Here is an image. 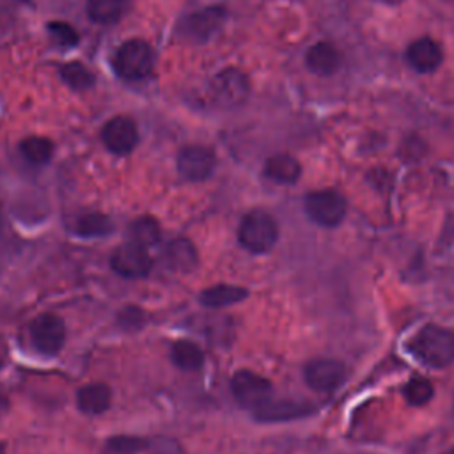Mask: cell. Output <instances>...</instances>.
<instances>
[{
	"instance_id": "obj_1",
	"label": "cell",
	"mask_w": 454,
	"mask_h": 454,
	"mask_svg": "<svg viewBox=\"0 0 454 454\" xmlns=\"http://www.w3.org/2000/svg\"><path fill=\"white\" fill-rule=\"evenodd\" d=\"M408 349L426 365L447 367L454 362V332L438 325H426L411 337Z\"/></svg>"
},
{
	"instance_id": "obj_2",
	"label": "cell",
	"mask_w": 454,
	"mask_h": 454,
	"mask_svg": "<svg viewBox=\"0 0 454 454\" xmlns=\"http://www.w3.org/2000/svg\"><path fill=\"white\" fill-rule=\"evenodd\" d=\"M239 243L254 254H262L273 248L278 238V227L273 216L262 209L247 213L238 229Z\"/></svg>"
},
{
	"instance_id": "obj_3",
	"label": "cell",
	"mask_w": 454,
	"mask_h": 454,
	"mask_svg": "<svg viewBox=\"0 0 454 454\" xmlns=\"http://www.w3.org/2000/svg\"><path fill=\"white\" fill-rule=\"evenodd\" d=\"M154 66V55L151 46L142 39L126 41L114 57V67L117 74L126 80H140L149 76Z\"/></svg>"
},
{
	"instance_id": "obj_4",
	"label": "cell",
	"mask_w": 454,
	"mask_h": 454,
	"mask_svg": "<svg viewBox=\"0 0 454 454\" xmlns=\"http://www.w3.org/2000/svg\"><path fill=\"white\" fill-rule=\"evenodd\" d=\"M250 85L243 71L227 67L213 76L209 83V94L220 108H234L245 103Z\"/></svg>"
},
{
	"instance_id": "obj_5",
	"label": "cell",
	"mask_w": 454,
	"mask_h": 454,
	"mask_svg": "<svg viewBox=\"0 0 454 454\" xmlns=\"http://www.w3.org/2000/svg\"><path fill=\"white\" fill-rule=\"evenodd\" d=\"M305 211L323 227H337L346 216V200L335 190H316L305 197Z\"/></svg>"
},
{
	"instance_id": "obj_6",
	"label": "cell",
	"mask_w": 454,
	"mask_h": 454,
	"mask_svg": "<svg viewBox=\"0 0 454 454\" xmlns=\"http://www.w3.org/2000/svg\"><path fill=\"white\" fill-rule=\"evenodd\" d=\"M231 390L241 406L255 410L270 399L271 383L252 371H238L231 380Z\"/></svg>"
},
{
	"instance_id": "obj_7",
	"label": "cell",
	"mask_w": 454,
	"mask_h": 454,
	"mask_svg": "<svg viewBox=\"0 0 454 454\" xmlns=\"http://www.w3.org/2000/svg\"><path fill=\"white\" fill-rule=\"evenodd\" d=\"M30 337L37 351L55 355L66 340V326L55 314H39L30 325Z\"/></svg>"
},
{
	"instance_id": "obj_8",
	"label": "cell",
	"mask_w": 454,
	"mask_h": 454,
	"mask_svg": "<svg viewBox=\"0 0 454 454\" xmlns=\"http://www.w3.org/2000/svg\"><path fill=\"white\" fill-rule=\"evenodd\" d=\"M110 262H112V268L121 277H126V278L145 277L153 266V261L145 247L135 241L117 247L110 257Z\"/></svg>"
},
{
	"instance_id": "obj_9",
	"label": "cell",
	"mask_w": 454,
	"mask_h": 454,
	"mask_svg": "<svg viewBox=\"0 0 454 454\" xmlns=\"http://www.w3.org/2000/svg\"><path fill=\"white\" fill-rule=\"evenodd\" d=\"M303 376H305L307 385L312 390H316V392H332L342 383V380L346 376V369H344V364L340 360L316 358V360H310L305 365Z\"/></svg>"
},
{
	"instance_id": "obj_10",
	"label": "cell",
	"mask_w": 454,
	"mask_h": 454,
	"mask_svg": "<svg viewBox=\"0 0 454 454\" xmlns=\"http://www.w3.org/2000/svg\"><path fill=\"white\" fill-rule=\"evenodd\" d=\"M103 144L115 154H128L133 151L138 140V131L129 117H112L101 129Z\"/></svg>"
},
{
	"instance_id": "obj_11",
	"label": "cell",
	"mask_w": 454,
	"mask_h": 454,
	"mask_svg": "<svg viewBox=\"0 0 454 454\" xmlns=\"http://www.w3.org/2000/svg\"><path fill=\"white\" fill-rule=\"evenodd\" d=\"M215 153L206 145H186L177 156V170L188 181H202L215 168Z\"/></svg>"
},
{
	"instance_id": "obj_12",
	"label": "cell",
	"mask_w": 454,
	"mask_h": 454,
	"mask_svg": "<svg viewBox=\"0 0 454 454\" xmlns=\"http://www.w3.org/2000/svg\"><path fill=\"white\" fill-rule=\"evenodd\" d=\"M223 11L220 7H207L190 14L181 25L179 34L193 43L207 41L222 25Z\"/></svg>"
},
{
	"instance_id": "obj_13",
	"label": "cell",
	"mask_w": 454,
	"mask_h": 454,
	"mask_svg": "<svg viewBox=\"0 0 454 454\" xmlns=\"http://www.w3.org/2000/svg\"><path fill=\"white\" fill-rule=\"evenodd\" d=\"M312 411L310 403L307 401H266L264 404H261L259 408L254 410V415L259 420H266V422H275V420H293V419H300L305 417Z\"/></svg>"
},
{
	"instance_id": "obj_14",
	"label": "cell",
	"mask_w": 454,
	"mask_h": 454,
	"mask_svg": "<svg viewBox=\"0 0 454 454\" xmlns=\"http://www.w3.org/2000/svg\"><path fill=\"white\" fill-rule=\"evenodd\" d=\"M406 59L413 69L420 73H429L440 66L442 48L434 39L420 37L408 46Z\"/></svg>"
},
{
	"instance_id": "obj_15",
	"label": "cell",
	"mask_w": 454,
	"mask_h": 454,
	"mask_svg": "<svg viewBox=\"0 0 454 454\" xmlns=\"http://www.w3.org/2000/svg\"><path fill=\"white\" fill-rule=\"evenodd\" d=\"M305 62L312 73L326 76L337 71L340 64V53L332 43L319 41L309 48L305 55Z\"/></svg>"
},
{
	"instance_id": "obj_16",
	"label": "cell",
	"mask_w": 454,
	"mask_h": 454,
	"mask_svg": "<svg viewBox=\"0 0 454 454\" xmlns=\"http://www.w3.org/2000/svg\"><path fill=\"white\" fill-rule=\"evenodd\" d=\"M110 401H112V392L103 383H89L82 387L76 394L78 408L83 413H90V415H98L108 410Z\"/></svg>"
},
{
	"instance_id": "obj_17",
	"label": "cell",
	"mask_w": 454,
	"mask_h": 454,
	"mask_svg": "<svg viewBox=\"0 0 454 454\" xmlns=\"http://www.w3.org/2000/svg\"><path fill=\"white\" fill-rule=\"evenodd\" d=\"M264 172L270 179H273L277 183L291 184L300 177L301 167H300L298 160L293 158L291 154H275V156L268 158V161L264 165Z\"/></svg>"
},
{
	"instance_id": "obj_18",
	"label": "cell",
	"mask_w": 454,
	"mask_h": 454,
	"mask_svg": "<svg viewBox=\"0 0 454 454\" xmlns=\"http://www.w3.org/2000/svg\"><path fill=\"white\" fill-rule=\"evenodd\" d=\"M247 289L243 287H236V286H227V284H220V286H213L207 287L200 293V303L204 307H227L231 303H238L241 300L247 298Z\"/></svg>"
},
{
	"instance_id": "obj_19",
	"label": "cell",
	"mask_w": 454,
	"mask_h": 454,
	"mask_svg": "<svg viewBox=\"0 0 454 454\" xmlns=\"http://www.w3.org/2000/svg\"><path fill=\"white\" fill-rule=\"evenodd\" d=\"M170 356H172V362L183 371H195L204 362V355L200 348L190 340L174 342Z\"/></svg>"
},
{
	"instance_id": "obj_20",
	"label": "cell",
	"mask_w": 454,
	"mask_h": 454,
	"mask_svg": "<svg viewBox=\"0 0 454 454\" xmlns=\"http://www.w3.org/2000/svg\"><path fill=\"white\" fill-rule=\"evenodd\" d=\"M124 4V0H89L87 12L96 23L108 25L122 16Z\"/></svg>"
},
{
	"instance_id": "obj_21",
	"label": "cell",
	"mask_w": 454,
	"mask_h": 454,
	"mask_svg": "<svg viewBox=\"0 0 454 454\" xmlns=\"http://www.w3.org/2000/svg\"><path fill=\"white\" fill-rule=\"evenodd\" d=\"M20 149L28 161L37 165L46 163L53 154V144L44 137H27L20 144Z\"/></svg>"
},
{
	"instance_id": "obj_22",
	"label": "cell",
	"mask_w": 454,
	"mask_h": 454,
	"mask_svg": "<svg viewBox=\"0 0 454 454\" xmlns=\"http://www.w3.org/2000/svg\"><path fill=\"white\" fill-rule=\"evenodd\" d=\"M129 234H131V241L142 245V247H147V245H153L158 241L160 238V225L154 218H149V216H144V218H138L131 223L129 227Z\"/></svg>"
},
{
	"instance_id": "obj_23",
	"label": "cell",
	"mask_w": 454,
	"mask_h": 454,
	"mask_svg": "<svg viewBox=\"0 0 454 454\" xmlns=\"http://www.w3.org/2000/svg\"><path fill=\"white\" fill-rule=\"evenodd\" d=\"M112 231V222L101 213H87L76 220V232L80 236H103Z\"/></svg>"
},
{
	"instance_id": "obj_24",
	"label": "cell",
	"mask_w": 454,
	"mask_h": 454,
	"mask_svg": "<svg viewBox=\"0 0 454 454\" xmlns=\"http://www.w3.org/2000/svg\"><path fill=\"white\" fill-rule=\"evenodd\" d=\"M168 261L177 270H190L195 264V248L188 239H176L168 245Z\"/></svg>"
},
{
	"instance_id": "obj_25",
	"label": "cell",
	"mask_w": 454,
	"mask_h": 454,
	"mask_svg": "<svg viewBox=\"0 0 454 454\" xmlns=\"http://www.w3.org/2000/svg\"><path fill=\"white\" fill-rule=\"evenodd\" d=\"M404 399L411 404V406H422L427 404L434 394L433 385L429 380L426 378H413L410 380L404 388H403Z\"/></svg>"
},
{
	"instance_id": "obj_26",
	"label": "cell",
	"mask_w": 454,
	"mask_h": 454,
	"mask_svg": "<svg viewBox=\"0 0 454 454\" xmlns=\"http://www.w3.org/2000/svg\"><path fill=\"white\" fill-rule=\"evenodd\" d=\"M62 78L66 83L76 90H85L92 87L94 76L82 62H69L62 67Z\"/></svg>"
},
{
	"instance_id": "obj_27",
	"label": "cell",
	"mask_w": 454,
	"mask_h": 454,
	"mask_svg": "<svg viewBox=\"0 0 454 454\" xmlns=\"http://www.w3.org/2000/svg\"><path fill=\"white\" fill-rule=\"evenodd\" d=\"M48 32L60 44L71 46V44H74L78 41V32L69 23H64V21H51L48 25Z\"/></svg>"
},
{
	"instance_id": "obj_28",
	"label": "cell",
	"mask_w": 454,
	"mask_h": 454,
	"mask_svg": "<svg viewBox=\"0 0 454 454\" xmlns=\"http://www.w3.org/2000/svg\"><path fill=\"white\" fill-rule=\"evenodd\" d=\"M378 2H381V4H388V5H395V4H399V2H403V0H378Z\"/></svg>"
},
{
	"instance_id": "obj_29",
	"label": "cell",
	"mask_w": 454,
	"mask_h": 454,
	"mask_svg": "<svg viewBox=\"0 0 454 454\" xmlns=\"http://www.w3.org/2000/svg\"><path fill=\"white\" fill-rule=\"evenodd\" d=\"M445 454H454V449H450V450H447Z\"/></svg>"
},
{
	"instance_id": "obj_30",
	"label": "cell",
	"mask_w": 454,
	"mask_h": 454,
	"mask_svg": "<svg viewBox=\"0 0 454 454\" xmlns=\"http://www.w3.org/2000/svg\"><path fill=\"white\" fill-rule=\"evenodd\" d=\"M0 227H2V213H0Z\"/></svg>"
},
{
	"instance_id": "obj_31",
	"label": "cell",
	"mask_w": 454,
	"mask_h": 454,
	"mask_svg": "<svg viewBox=\"0 0 454 454\" xmlns=\"http://www.w3.org/2000/svg\"><path fill=\"white\" fill-rule=\"evenodd\" d=\"M0 367H2V362H0Z\"/></svg>"
}]
</instances>
